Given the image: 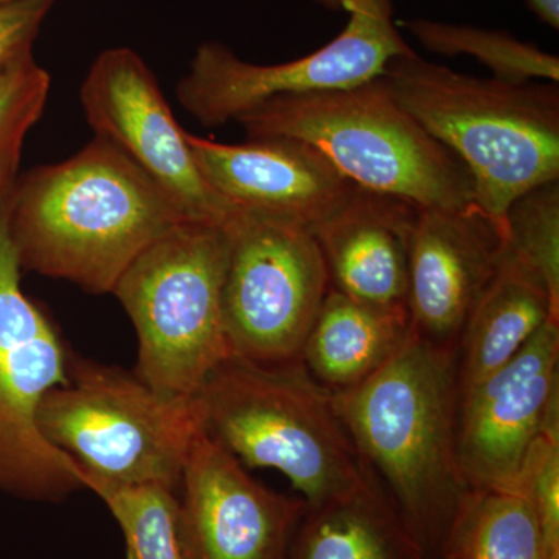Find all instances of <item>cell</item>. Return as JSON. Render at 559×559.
I'll list each match as a JSON object with an SVG mask.
<instances>
[{
  "label": "cell",
  "instance_id": "obj_1",
  "mask_svg": "<svg viewBox=\"0 0 559 559\" xmlns=\"http://www.w3.org/2000/svg\"><path fill=\"white\" fill-rule=\"evenodd\" d=\"M333 400L403 524L430 559H443L473 492L460 465L455 353L412 334L373 377Z\"/></svg>",
  "mask_w": 559,
  "mask_h": 559
},
{
  "label": "cell",
  "instance_id": "obj_2",
  "mask_svg": "<svg viewBox=\"0 0 559 559\" xmlns=\"http://www.w3.org/2000/svg\"><path fill=\"white\" fill-rule=\"evenodd\" d=\"M183 221L178 205L108 140L16 179L10 229L22 270L110 294L140 253Z\"/></svg>",
  "mask_w": 559,
  "mask_h": 559
},
{
  "label": "cell",
  "instance_id": "obj_3",
  "mask_svg": "<svg viewBox=\"0 0 559 559\" xmlns=\"http://www.w3.org/2000/svg\"><path fill=\"white\" fill-rule=\"evenodd\" d=\"M401 105L465 164L474 204L506 230L518 198L559 180V87L477 79L411 50L382 72Z\"/></svg>",
  "mask_w": 559,
  "mask_h": 559
},
{
  "label": "cell",
  "instance_id": "obj_4",
  "mask_svg": "<svg viewBox=\"0 0 559 559\" xmlns=\"http://www.w3.org/2000/svg\"><path fill=\"white\" fill-rule=\"evenodd\" d=\"M202 429L242 466L278 471L308 507L358 491L370 479L358 448L305 364L230 355L194 396Z\"/></svg>",
  "mask_w": 559,
  "mask_h": 559
},
{
  "label": "cell",
  "instance_id": "obj_5",
  "mask_svg": "<svg viewBox=\"0 0 559 559\" xmlns=\"http://www.w3.org/2000/svg\"><path fill=\"white\" fill-rule=\"evenodd\" d=\"M237 123L249 139L301 140L356 187L419 209L474 202L468 168L401 105L382 75L348 90L271 98Z\"/></svg>",
  "mask_w": 559,
  "mask_h": 559
},
{
  "label": "cell",
  "instance_id": "obj_6",
  "mask_svg": "<svg viewBox=\"0 0 559 559\" xmlns=\"http://www.w3.org/2000/svg\"><path fill=\"white\" fill-rule=\"evenodd\" d=\"M38 426L79 466L84 489L157 485L176 492L202 430L194 399L164 395L134 371L75 355L69 381L40 403Z\"/></svg>",
  "mask_w": 559,
  "mask_h": 559
},
{
  "label": "cell",
  "instance_id": "obj_7",
  "mask_svg": "<svg viewBox=\"0 0 559 559\" xmlns=\"http://www.w3.org/2000/svg\"><path fill=\"white\" fill-rule=\"evenodd\" d=\"M229 226L183 221L121 274L112 293L138 337L134 373L151 389L194 399L231 355L223 288Z\"/></svg>",
  "mask_w": 559,
  "mask_h": 559
},
{
  "label": "cell",
  "instance_id": "obj_8",
  "mask_svg": "<svg viewBox=\"0 0 559 559\" xmlns=\"http://www.w3.org/2000/svg\"><path fill=\"white\" fill-rule=\"evenodd\" d=\"M17 165L0 170V492L64 502L84 489L80 468L44 439L40 403L69 381L70 352L60 330L22 290L10 229Z\"/></svg>",
  "mask_w": 559,
  "mask_h": 559
},
{
  "label": "cell",
  "instance_id": "obj_9",
  "mask_svg": "<svg viewBox=\"0 0 559 559\" xmlns=\"http://www.w3.org/2000/svg\"><path fill=\"white\" fill-rule=\"evenodd\" d=\"M318 2L349 14L337 38L299 60L267 66L241 60L224 44H202L176 86L180 106L204 127L219 128L282 95L358 86L412 50L393 22V0Z\"/></svg>",
  "mask_w": 559,
  "mask_h": 559
},
{
  "label": "cell",
  "instance_id": "obj_10",
  "mask_svg": "<svg viewBox=\"0 0 559 559\" xmlns=\"http://www.w3.org/2000/svg\"><path fill=\"white\" fill-rule=\"evenodd\" d=\"M229 231L223 312L231 355L266 366L300 362L330 290L314 234L249 213L235 216Z\"/></svg>",
  "mask_w": 559,
  "mask_h": 559
},
{
  "label": "cell",
  "instance_id": "obj_11",
  "mask_svg": "<svg viewBox=\"0 0 559 559\" xmlns=\"http://www.w3.org/2000/svg\"><path fill=\"white\" fill-rule=\"evenodd\" d=\"M80 102L95 138L108 140L153 179L189 221L229 226L237 209L201 175L187 139L138 51L114 47L92 62Z\"/></svg>",
  "mask_w": 559,
  "mask_h": 559
},
{
  "label": "cell",
  "instance_id": "obj_12",
  "mask_svg": "<svg viewBox=\"0 0 559 559\" xmlns=\"http://www.w3.org/2000/svg\"><path fill=\"white\" fill-rule=\"evenodd\" d=\"M559 320L509 362L460 393L459 455L474 491H514L540 433L559 436Z\"/></svg>",
  "mask_w": 559,
  "mask_h": 559
},
{
  "label": "cell",
  "instance_id": "obj_13",
  "mask_svg": "<svg viewBox=\"0 0 559 559\" xmlns=\"http://www.w3.org/2000/svg\"><path fill=\"white\" fill-rule=\"evenodd\" d=\"M187 559H288L308 506L264 487L205 432L191 447L178 489Z\"/></svg>",
  "mask_w": 559,
  "mask_h": 559
},
{
  "label": "cell",
  "instance_id": "obj_14",
  "mask_svg": "<svg viewBox=\"0 0 559 559\" xmlns=\"http://www.w3.org/2000/svg\"><path fill=\"white\" fill-rule=\"evenodd\" d=\"M506 248V230L474 202L460 209H419L409 249L412 334L455 353Z\"/></svg>",
  "mask_w": 559,
  "mask_h": 559
},
{
  "label": "cell",
  "instance_id": "obj_15",
  "mask_svg": "<svg viewBox=\"0 0 559 559\" xmlns=\"http://www.w3.org/2000/svg\"><path fill=\"white\" fill-rule=\"evenodd\" d=\"M210 187L238 212L314 230L348 200L355 183L319 150L290 138L221 143L187 134Z\"/></svg>",
  "mask_w": 559,
  "mask_h": 559
},
{
  "label": "cell",
  "instance_id": "obj_16",
  "mask_svg": "<svg viewBox=\"0 0 559 559\" xmlns=\"http://www.w3.org/2000/svg\"><path fill=\"white\" fill-rule=\"evenodd\" d=\"M417 205L356 187L312 234L329 271L330 288L381 310L407 312L409 249Z\"/></svg>",
  "mask_w": 559,
  "mask_h": 559
},
{
  "label": "cell",
  "instance_id": "obj_17",
  "mask_svg": "<svg viewBox=\"0 0 559 559\" xmlns=\"http://www.w3.org/2000/svg\"><path fill=\"white\" fill-rule=\"evenodd\" d=\"M549 319L559 320V307L546 282L507 245L460 334V393L509 362Z\"/></svg>",
  "mask_w": 559,
  "mask_h": 559
},
{
  "label": "cell",
  "instance_id": "obj_18",
  "mask_svg": "<svg viewBox=\"0 0 559 559\" xmlns=\"http://www.w3.org/2000/svg\"><path fill=\"white\" fill-rule=\"evenodd\" d=\"M412 336L407 312L381 310L330 288L301 352V362L331 392L356 388Z\"/></svg>",
  "mask_w": 559,
  "mask_h": 559
},
{
  "label": "cell",
  "instance_id": "obj_19",
  "mask_svg": "<svg viewBox=\"0 0 559 559\" xmlns=\"http://www.w3.org/2000/svg\"><path fill=\"white\" fill-rule=\"evenodd\" d=\"M288 559L430 558L370 474L369 481L358 491L308 507Z\"/></svg>",
  "mask_w": 559,
  "mask_h": 559
},
{
  "label": "cell",
  "instance_id": "obj_20",
  "mask_svg": "<svg viewBox=\"0 0 559 559\" xmlns=\"http://www.w3.org/2000/svg\"><path fill=\"white\" fill-rule=\"evenodd\" d=\"M443 559H559L551 557L538 514L518 491L471 492Z\"/></svg>",
  "mask_w": 559,
  "mask_h": 559
},
{
  "label": "cell",
  "instance_id": "obj_21",
  "mask_svg": "<svg viewBox=\"0 0 559 559\" xmlns=\"http://www.w3.org/2000/svg\"><path fill=\"white\" fill-rule=\"evenodd\" d=\"M404 27L433 53L476 58L491 70L495 79L513 83L549 81L558 84V57L533 44L522 43L509 33L428 20L407 21Z\"/></svg>",
  "mask_w": 559,
  "mask_h": 559
},
{
  "label": "cell",
  "instance_id": "obj_22",
  "mask_svg": "<svg viewBox=\"0 0 559 559\" xmlns=\"http://www.w3.org/2000/svg\"><path fill=\"white\" fill-rule=\"evenodd\" d=\"M117 521L132 559H187L179 533L178 492L157 485L90 484Z\"/></svg>",
  "mask_w": 559,
  "mask_h": 559
},
{
  "label": "cell",
  "instance_id": "obj_23",
  "mask_svg": "<svg viewBox=\"0 0 559 559\" xmlns=\"http://www.w3.org/2000/svg\"><path fill=\"white\" fill-rule=\"evenodd\" d=\"M507 245L527 261L559 307V180L518 198L506 216Z\"/></svg>",
  "mask_w": 559,
  "mask_h": 559
},
{
  "label": "cell",
  "instance_id": "obj_24",
  "mask_svg": "<svg viewBox=\"0 0 559 559\" xmlns=\"http://www.w3.org/2000/svg\"><path fill=\"white\" fill-rule=\"evenodd\" d=\"M50 84L33 55L0 73V170L20 164L22 143L43 116Z\"/></svg>",
  "mask_w": 559,
  "mask_h": 559
},
{
  "label": "cell",
  "instance_id": "obj_25",
  "mask_svg": "<svg viewBox=\"0 0 559 559\" xmlns=\"http://www.w3.org/2000/svg\"><path fill=\"white\" fill-rule=\"evenodd\" d=\"M514 491L538 514L551 557H559V436L540 433L522 463Z\"/></svg>",
  "mask_w": 559,
  "mask_h": 559
},
{
  "label": "cell",
  "instance_id": "obj_26",
  "mask_svg": "<svg viewBox=\"0 0 559 559\" xmlns=\"http://www.w3.org/2000/svg\"><path fill=\"white\" fill-rule=\"evenodd\" d=\"M57 0H7L0 3V73L32 55L44 21Z\"/></svg>",
  "mask_w": 559,
  "mask_h": 559
},
{
  "label": "cell",
  "instance_id": "obj_27",
  "mask_svg": "<svg viewBox=\"0 0 559 559\" xmlns=\"http://www.w3.org/2000/svg\"><path fill=\"white\" fill-rule=\"evenodd\" d=\"M530 9L544 24L558 31L559 28V0H528Z\"/></svg>",
  "mask_w": 559,
  "mask_h": 559
},
{
  "label": "cell",
  "instance_id": "obj_28",
  "mask_svg": "<svg viewBox=\"0 0 559 559\" xmlns=\"http://www.w3.org/2000/svg\"><path fill=\"white\" fill-rule=\"evenodd\" d=\"M124 559H132V558H131V555H130V554H128V551H127V558H124Z\"/></svg>",
  "mask_w": 559,
  "mask_h": 559
},
{
  "label": "cell",
  "instance_id": "obj_29",
  "mask_svg": "<svg viewBox=\"0 0 559 559\" xmlns=\"http://www.w3.org/2000/svg\"><path fill=\"white\" fill-rule=\"evenodd\" d=\"M2 2H7V0H0V3H2Z\"/></svg>",
  "mask_w": 559,
  "mask_h": 559
}]
</instances>
